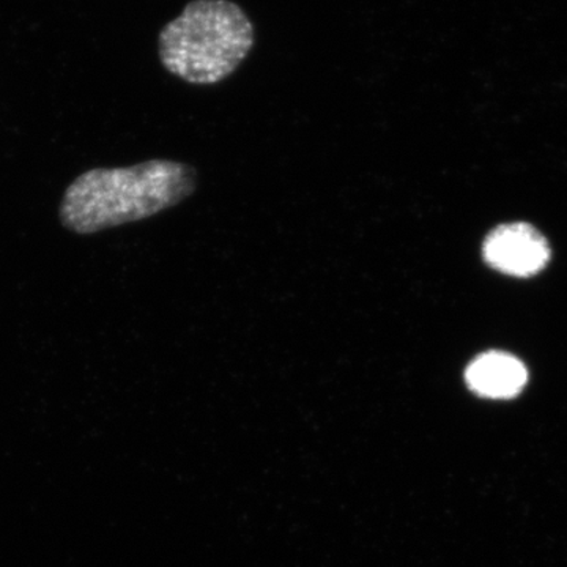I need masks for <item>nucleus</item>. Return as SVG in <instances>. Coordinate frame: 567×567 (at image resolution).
<instances>
[{"mask_svg":"<svg viewBox=\"0 0 567 567\" xmlns=\"http://www.w3.org/2000/svg\"><path fill=\"white\" fill-rule=\"evenodd\" d=\"M465 382L481 398L513 399L527 385L528 371L514 354L492 350L468 364Z\"/></svg>","mask_w":567,"mask_h":567,"instance_id":"20e7f679","label":"nucleus"},{"mask_svg":"<svg viewBox=\"0 0 567 567\" xmlns=\"http://www.w3.org/2000/svg\"><path fill=\"white\" fill-rule=\"evenodd\" d=\"M550 256L547 238L528 223L499 224L484 238V262L503 275L529 278L547 267Z\"/></svg>","mask_w":567,"mask_h":567,"instance_id":"7ed1b4c3","label":"nucleus"},{"mask_svg":"<svg viewBox=\"0 0 567 567\" xmlns=\"http://www.w3.org/2000/svg\"><path fill=\"white\" fill-rule=\"evenodd\" d=\"M252 47V22L230 0H193L164 25L158 40L164 69L197 85L229 78Z\"/></svg>","mask_w":567,"mask_h":567,"instance_id":"f03ea898","label":"nucleus"},{"mask_svg":"<svg viewBox=\"0 0 567 567\" xmlns=\"http://www.w3.org/2000/svg\"><path fill=\"white\" fill-rule=\"evenodd\" d=\"M194 189L193 167L167 159L92 169L66 188L59 216L71 233L95 234L158 215L192 196Z\"/></svg>","mask_w":567,"mask_h":567,"instance_id":"f257e3e1","label":"nucleus"}]
</instances>
